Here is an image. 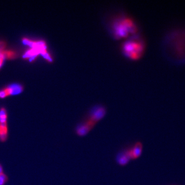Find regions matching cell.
I'll return each instance as SVG.
<instances>
[{"label":"cell","mask_w":185,"mask_h":185,"mask_svg":"<svg viewBox=\"0 0 185 185\" xmlns=\"http://www.w3.org/2000/svg\"><path fill=\"white\" fill-rule=\"evenodd\" d=\"M107 24L111 36L116 40H125L140 33L139 26L135 20L125 13L112 15Z\"/></svg>","instance_id":"cell-1"},{"label":"cell","mask_w":185,"mask_h":185,"mask_svg":"<svg viewBox=\"0 0 185 185\" xmlns=\"http://www.w3.org/2000/svg\"><path fill=\"white\" fill-rule=\"evenodd\" d=\"M146 42L140 33L123 40L121 45V53L129 60L137 61L144 55L146 50Z\"/></svg>","instance_id":"cell-2"},{"label":"cell","mask_w":185,"mask_h":185,"mask_svg":"<svg viewBox=\"0 0 185 185\" xmlns=\"http://www.w3.org/2000/svg\"><path fill=\"white\" fill-rule=\"evenodd\" d=\"M25 45H27L30 48H34L40 50L41 52V55L46 60L49 62H52L53 61L52 56L47 51V47L44 41H33L27 38H23L22 40Z\"/></svg>","instance_id":"cell-3"},{"label":"cell","mask_w":185,"mask_h":185,"mask_svg":"<svg viewBox=\"0 0 185 185\" xmlns=\"http://www.w3.org/2000/svg\"><path fill=\"white\" fill-rule=\"evenodd\" d=\"M106 108L101 105H97L92 107L88 113L86 121L96 125L106 116Z\"/></svg>","instance_id":"cell-4"},{"label":"cell","mask_w":185,"mask_h":185,"mask_svg":"<svg viewBox=\"0 0 185 185\" xmlns=\"http://www.w3.org/2000/svg\"><path fill=\"white\" fill-rule=\"evenodd\" d=\"M23 90L22 85L19 83H13L0 90V98H4L9 95L19 94Z\"/></svg>","instance_id":"cell-5"},{"label":"cell","mask_w":185,"mask_h":185,"mask_svg":"<svg viewBox=\"0 0 185 185\" xmlns=\"http://www.w3.org/2000/svg\"><path fill=\"white\" fill-rule=\"evenodd\" d=\"M95 126V125L85 120L76 128V133L80 137H83L86 136Z\"/></svg>","instance_id":"cell-6"},{"label":"cell","mask_w":185,"mask_h":185,"mask_svg":"<svg viewBox=\"0 0 185 185\" xmlns=\"http://www.w3.org/2000/svg\"><path fill=\"white\" fill-rule=\"evenodd\" d=\"M143 146L142 143L138 142L135 144L132 148L128 149L131 159H137L140 157L142 152Z\"/></svg>","instance_id":"cell-7"},{"label":"cell","mask_w":185,"mask_h":185,"mask_svg":"<svg viewBox=\"0 0 185 185\" xmlns=\"http://www.w3.org/2000/svg\"><path fill=\"white\" fill-rule=\"evenodd\" d=\"M116 160L117 163L121 166H125L128 164L130 160H131L128 152V150H126L123 152L119 153L117 155Z\"/></svg>","instance_id":"cell-8"},{"label":"cell","mask_w":185,"mask_h":185,"mask_svg":"<svg viewBox=\"0 0 185 185\" xmlns=\"http://www.w3.org/2000/svg\"><path fill=\"white\" fill-rule=\"evenodd\" d=\"M39 54L41 55V52L40 50L34 48H30V49L27 50L24 53L23 58L28 59V60L32 61L37 58V56Z\"/></svg>","instance_id":"cell-9"},{"label":"cell","mask_w":185,"mask_h":185,"mask_svg":"<svg viewBox=\"0 0 185 185\" xmlns=\"http://www.w3.org/2000/svg\"><path fill=\"white\" fill-rule=\"evenodd\" d=\"M5 59H13L17 57L18 53L13 50H5L3 51Z\"/></svg>","instance_id":"cell-10"},{"label":"cell","mask_w":185,"mask_h":185,"mask_svg":"<svg viewBox=\"0 0 185 185\" xmlns=\"http://www.w3.org/2000/svg\"><path fill=\"white\" fill-rule=\"evenodd\" d=\"M7 114L6 110L2 108L0 110V123H6Z\"/></svg>","instance_id":"cell-11"},{"label":"cell","mask_w":185,"mask_h":185,"mask_svg":"<svg viewBox=\"0 0 185 185\" xmlns=\"http://www.w3.org/2000/svg\"><path fill=\"white\" fill-rule=\"evenodd\" d=\"M7 136V128H0V138L2 140H5Z\"/></svg>","instance_id":"cell-12"},{"label":"cell","mask_w":185,"mask_h":185,"mask_svg":"<svg viewBox=\"0 0 185 185\" xmlns=\"http://www.w3.org/2000/svg\"><path fill=\"white\" fill-rule=\"evenodd\" d=\"M6 43L5 41H0V53H2L6 48Z\"/></svg>","instance_id":"cell-13"},{"label":"cell","mask_w":185,"mask_h":185,"mask_svg":"<svg viewBox=\"0 0 185 185\" xmlns=\"http://www.w3.org/2000/svg\"><path fill=\"white\" fill-rule=\"evenodd\" d=\"M5 59V57L4 56V54H3V52L2 53H0V69H1V67H2L4 62Z\"/></svg>","instance_id":"cell-14"},{"label":"cell","mask_w":185,"mask_h":185,"mask_svg":"<svg viewBox=\"0 0 185 185\" xmlns=\"http://www.w3.org/2000/svg\"><path fill=\"white\" fill-rule=\"evenodd\" d=\"M0 177L1 178V179H2L4 181H6L7 177L3 173V174H0Z\"/></svg>","instance_id":"cell-15"},{"label":"cell","mask_w":185,"mask_h":185,"mask_svg":"<svg viewBox=\"0 0 185 185\" xmlns=\"http://www.w3.org/2000/svg\"><path fill=\"white\" fill-rule=\"evenodd\" d=\"M5 181L3 179H1V177H0V185H3L4 184V183Z\"/></svg>","instance_id":"cell-16"},{"label":"cell","mask_w":185,"mask_h":185,"mask_svg":"<svg viewBox=\"0 0 185 185\" xmlns=\"http://www.w3.org/2000/svg\"><path fill=\"white\" fill-rule=\"evenodd\" d=\"M3 174V169L2 166L0 165V174Z\"/></svg>","instance_id":"cell-17"}]
</instances>
